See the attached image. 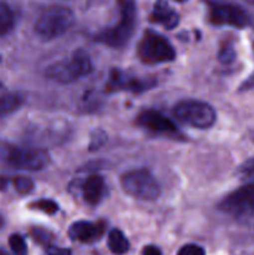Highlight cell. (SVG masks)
<instances>
[{"mask_svg":"<svg viewBox=\"0 0 254 255\" xmlns=\"http://www.w3.org/2000/svg\"><path fill=\"white\" fill-rule=\"evenodd\" d=\"M209 21L213 25H229V26L246 27L249 17L242 7L232 4H216L209 10Z\"/></svg>","mask_w":254,"mask_h":255,"instance_id":"9c48e42d","label":"cell"},{"mask_svg":"<svg viewBox=\"0 0 254 255\" xmlns=\"http://www.w3.org/2000/svg\"><path fill=\"white\" fill-rule=\"evenodd\" d=\"M15 17L12 10L5 2H0V36L7 34L14 27Z\"/></svg>","mask_w":254,"mask_h":255,"instance_id":"e0dca14e","label":"cell"},{"mask_svg":"<svg viewBox=\"0 0 254 255\" xmlns=\"http://www.w3.org/2000/svg\"><path fill=\"white\" fill-rule=\"evenodd\" d=\"M154 86V81L151 79H139V77L129 76L120 70H112L110 74L107 90L109 91H131V92H142L149 90Z\"/></svg>","mask_w":254,"mask_h":255,"instance_id":"30bf717a","label":"cell"},{"mask_svg":"<svg viewBox=\"0 0 254 255\" xmlns=\"http://www.w3.org/2000/svg\"><path fill=\"white\" fill-rule=\"evenodd\" d=\"M121 187L125 193L138 201H156L161 194L158 182L147 169H133L122 174Z\"/></svg>","mask_w":254,"mask_h":255,"instance_id":"5b68a950","label":"cell"},{"mask_svg":"<svg viewBox=\"0 0 254 255\" xmlns=\"http://www.w3.org/2000/svg\"><path fill=\"white\" fill-rule=\"evenodd\" d=\"M120 10L119 22L104 30L96 36L97 41L110 47H124L132 37L136 27V4L133 0H117Z\"/></svg>","mask_w":254,"mask_h":255,"instance_id":"6da1fadb","label":"cell"},{"mask_svg":"<svg viewBox=\"0 0 254 255\" xmlns=\"http://www.w3.org/2000/svg\"><path fill=\"white\" fill-rule=\"evenodd\" d=\"M142 255H162L159 248L154 246H147L143 248V252H142Z\"/></svg>","mask_w":254,"mask_h":255,"instance_id":"d4e9b609","label":"cell"},{"mask_svg":"<svg viewBox=\"0 0 254 255\" xmlns=\"http://www.w3.org/2000/svg\"><path fill=\"white\" fill-rule=\"evenodd\" d=\"M9 246L15 255H27L26 243L20 234H11L10 236Z\"/></svg>","mask_w":254,"mask_h":255,"instance_id":"ffe728a7","label":"cell"},{"mask_svg":"<svg viewBox=\"0 0 254 255\" xmlns=\"http://www.w3.org/2000/svg\"><path fill=\"white\" fill-rule=\"evenodd\" d=\"M31 236L34 238L35 242H37L39 244L45 247H49L50 243L52 241V237L51 234L49 233L47 231H44V229H40V228H35L31 231Z\"/></svg>","mask_w":254,"mask_h":255,"instance_id":"7402d4cb","label":"cell"},{"mask_svg":"<svg viewBox=\"0 0 254 255\" xmlns=\"http://www.w3.org/2000/svg\"><path fill=\"white\" fill-rule=\"evenodd\" d=\"M24 105V96L16 92L0 95V119L16 112Z\"/></svg>","mask_w":254,"mask_h":255,"instance_id":"9a60e30c","label":"cell"},{"mask_svg":"<svg viewBox=\"0 0 254 255\" xmlns=\"http://www.w3.org/2000/svg\"><path fill=\"white\" fill-rule=\"evenodd\" d=\"M12 184H14L15 189H16L20 194H27L34 189V182L24 176L15 177V178L12 179Z\"/></svg>","mask_w":254,"mask_h":255,"instance_id":"44dd1931","label":"cell"},{"mask_svg":"<svg viewBox=\"0 0 254 255\" xmlns=\"http://www.w3.org/2000/svg\"><path fill=\"white\" fill-rule=\"evenodd\" d=\"M5 161L10 167L21 171H41L50 163V156L41 148L10 147L5 152Z\"/></svg>","mask_w":254,"mask_h":255,"instance_id":"ba28073f","label":"cell"},{"mask_svg":"<svg viewBox=\"0 0 254 255\" xmlns=\"http://www.w3.org/2000/svg\"><path fill=\"white\" fill-rule=\"evenodd\" d=\"M253 51H254V44H253Z\"/></svg>","mask_w":254,"mask_h":255,"instance_id":"1f68e13d","label":"cell"},{"mask_svg":"<svg viewBox=\"0 0 254 255\" xmlns=\"http://www.w3.org/2000/svg\"><path fill=\"white\" fill-rule=\"evenodd\" d=\"M30 208L36 209V211L42 212L45 214H55L57 211H59V206L55 203L51 199H40V201L34 202V203L30 204Z\"/></svg>","mask_w":254,"mask_h":255,"instance_id":"ac0fdd59","label":"cell"},{"mask_svg":"<svg viewBox=\"0 0 254 255\" xmlns=\"http://www.w3.org/2000/svg\"><path fill=\"white\" fill-rule=\"evenodd\" d=\"M0 255H7L6 253H5V252H2L1 249H0Z\"/></svg>","mask_w":254,"mask_h":255,"instance_id":"4dcf8cb0","label":"cell"},{"mask_svg":"<svg viewBox=\"0 0 254 255\" xmlns=\"http://www.w3.org/2000/svg\"><path fill=\"white\" fill-rule=\"evenodd\" d=\"M47 255H71V252L65 248H50Z\"/></svg>","mask_w":254,"mask_h":255,"instance_id":"484cf974","label":"cell"},{"mask_svg":"<svg viewBox=\"0 0 254 255\" xmlns=\"http://www.w3.org/2000/svg\"><path fill=\"white\" fill-rule=\"evenodd\" d=\"M104 223H91L86 221H79L72 224L69 229V237L71 241L81 242V243H92L104 236Z\"/></svg>","mask_w":254,"mask_h":255,"instance_id":"7c38bea8","label":"cell"},{"mask_svg":"<svg viewBox=\"0 0 254 255\" xmlns=\"http://www.w3.org/2000/svg\"><path fill=\"white\" fill-rule=\"evenodd\" d=\"M0 87H1V84H0Z\"/></svg>","mask_w":254,"mask_h":255,"instance_id":"d6a6232c","label":"cell"},{"mask_svg":"<svg viewBox=\"0 0 254 255\" xmlns=\"http://www.w3.org/2000/svg\"><path fill=\"white\" fill-rule=\"evenodd\" d=\"M109 248L112 253L117 255H122L128 252V239L120 229H112L109 233Z\"/></svg>","mask_w":254,"mask_h":255,"instance_id":"2e32d148","label":"cell"},{"mask_svg":"<svg viewBox=\"0 0 254 255\" xmlns=\"http://www.w3.org/2000/svg\"><path fill=\"white\" fill-rule=\"evenodd\" d=\"M247 87H254V75L249 79V81L246 84Z\"/></svg>","mask_w":254,"mask_h":255,"instance_id":"83f0119b","label":"cell"},{"mask_svg":"<svg viewBox=\"0 0 254 255\" xmlns=\"http://www.w3.org/2000/svg\"><path fill=\"white\" fill-rule=\"evenodd\" d=\"M149 20L154 24L162 25L164 29L172 30L178 25L179 16L166 0H157L154 2L153 10L151 12Z\"/></svg>","mask_w":254,"mask_h":255,"instance_id":"4fadbf2b","label":"cell"},{"mask_svg":"<svg viewBox=\"0 0 254 255\" xmlns=\"http://www.w3.org/2000/svg\"><path fill=\"white\" fill-rule=\"evenodd\" d=\"M177 255H206V252L202 247L196 246V244H187L179 249Z\"/></svg>","mask_w":254,"mask_h":255,"instance_id":"603a6c76","label":"cell"},{"mask_svg":"<svg viewBox=\"0 0 254 255\" xmlns=\"http://www.w3.org/2000/svg\"><path fill=\"white\" fill-rule=\"evenodd\" d=\"M244 1H246V2H248V4L253 5V6H254V0H244Z\"/></svg>","mask_w":254,"mask_h":255,"instance_id":"f1b7e54d","label":"cell"},{"mask_svg":"<svg viewBox=\"0 0 254 255\" xmlns=\"http://www.w3.org/2000/svg\"><path fill=\"white\" fill-rule=\"evenodd\" d=\"M236 57V52H234L233 47L232 46H223L219 51V60L223 64H231Z\"/></svg>","mask_w":254,"mask_h":255,"instance_id":"cb8c5ba5","label":"cell"},{"mask_svg":"<svg viewBox=\"0 0 254 255\" xmlns=\"http://www.w3.org/2000/svg\"><path fill=\"white\" fill-rule=\"evenodd\" d=\"M7 186V179L4 178V177H0V191L1 189H5V187Z\"/></svg>","mask_w":254,"mask_h":255,"instance_id":"4316f807","label":"cell"},{"mask_svg":"<svg viewBox=\"0 0 254 255\" xmlns=\"http://www.w3.org/2000/svg\"><path fill=\"white\" fill-rule=\"evenodd\" d=\"M75 22L71 9L52 5L45 9L35 22V32L44 40H54L66 34Z\"/></svg>","mask_w":254,"mask_h":255,"instance_id":"277c9868","label":"cell"},{"mask_svg":"<svg viewBox=\"0 0 254 255\" xmlns=\"http://www.w3.org/2000/svg\"><path fill=\"white\" fill-rule=\"evenodd\" d=\"M106 194V183L101 176H90L82 186V196L90 206H97Z\"/></svg>","mask_w":254,"mask_h":255,"instance_id":"5bb4252c","label":"cell"},{"mask_svg":"<svg viewBox=\"0 0 254 255\" xmlns=\"http://www.w3.org/2000/svg\"><path fill=\"white\" fill-rule=\"evenodd\" d=\"M218 209L238 223L254 228V183H246L229 193L218 204Z\"/></svg>","mask_w":254,"mask_h":255,"instance_id":"3957f363","label":"cell"},{"mask_svg":"<svg viewBox=\"0 0 254 255\" xmlns=\"http://www.w3.org/2000/svg\"><path fill=\"white\" fill-rule=\"evenodd\" d=\"M173 1H177V2H184V1H187V0H173Z\"/></svg>","mask_w":254,"mask_h":255,"instance_id":"f546056e","label":"cell"},{"mask_svg":"<svg viewBox=\"0 0 254 255\" xmlns=\"http://www.w3.org/2000/svg\"><path fill=\"white\" fill-rule=\"evenodd\" d=\"M137 55L143 64L158 65L173 61L176 51L166 37L154 31H146L137 47Z\"/></svg>","mask_w":254,"mask_h":255,"instance_id":"8992f818","label":"cell"},{"mask_svg":"<svg viewBox=\"0 0 254 255\" xmlns=\"http://www.w3.org/2000/svg\"><path fill=\"white\" fill-rule=\"evenodd\" d=\"M139 126L156 133H176L177 127L168 117L156 110H144L137 117Z\"/></svg>","mask_w":254,"mask_h":255,"instance_id":"8fae6325","label":"cell"},{"mask_svg":"<svg viewBox=\"0 0 254 255\" xmlns=\"http://www.w3.org/2000/svg\"><path fill=\"white\" fill-rule=\"evenodd\" d=\"M92 71V61L85 50H76L66 59L52 62L46 67L47 79L59 84H72Z\"/></svg>","mask_w":254,"mask_h":255,"instance_id":"7a4b0ae2","label":"cell"},{"mask_svg":"<svg viewBox=\"0 0 254 255\" xmlns=\"http://www.w3.org/2000/svg\"><path fill=\"white\" fill-rule=\"evenodd\" d=\"M238 176L246 183H254V157L249 158L239 167Z\"/></svg>","mask_w":254,"mask_h":255,"instance_id":"d6986e66","label":"cell"},{"mask_svg":"<svg viewBox=\"0 0 254 255\" xmlns=\"http://www.w3.org/2000/svg\"><path fill=\"white\" fill-rule=\"evenodd\" d=\"M173 115L179 122L194 128L206 129L214 125L216 111L211 105L196 100H184L174 106Z\"/></svg>","mask_w":254,"mask_h":255,"instance_id":"52a82bcc","label":"cell"}]
</instances>
